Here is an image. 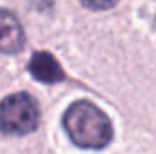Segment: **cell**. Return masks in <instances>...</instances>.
<instances>
[{"label": "cell", "mask_w": 156, "mask_h": 154, "mask_svg": "<svg viewBox=\"0 0 156 154\" xmlns=\"http://www.w3.org/2000/svg\"><path fill=\"white\" fill-rule=\"evenodd\" d=\"M29 71L42 83H56V82H62L66 76L58 62L49 53H44V51L33 54L29 62Z\"/></svg>", "instance_id": "obj_4"}, {"label": "cell", "mask_w": 156, "mask_h": 154, "mask_svg": "<svg viewBox=\"0 0 156 154\" xmlns=\"http://www.w3.org/2000/svg\"><path fill=\"white\" fill-rule=\"evenodd\" d=\"M24 40V29L18 18L9 11L0 9V53L15 54L22 51Z\"/></svg>", "instance_id": "obj_3"}, {"label": "cell", "mask_w": 156, "mask_h": 154, "mask_svg": "<svg viewBox=\"0 0 156 154\" xmlns=\"http://www.w3.org/2000/svg\"><path fill=\"white\" fill-rule=\"evenodd\" d=\"M80 2L87 9H93V11H105L118 4V0H80Z\"/></svg>", "instance_id": "obj_5"}, {"label": "cell", "mask_w": 156, "mask_h": 154, "mask_svg": "<svg viewBox=\"0 0 156 154\" xmlns=\"http://www.w3.org/2000/svg\"><path fill=\"white\" fill-rule=\"evenodd\" d=\"M64 127L78 147L104 149L113 140V125L109 118L91 102H75L66 111Z\"/></svg>", "instance_id": "obj_1"}, {"label": "cell", "mask_w": 156, "mask_h": 154, "mask_svg": "<svg viewBox=\"0 0 156 154\" xmlns=\"http://www.w3.org/2000/svg\"><path fill=\"white\" fill-rule=\"evenodd\" d=\"M40 113L35 98L16 93L0 102V131L4 134H27L38 127Z\"/></svg>", "instance_id": "obj_2"}]
</instances>
